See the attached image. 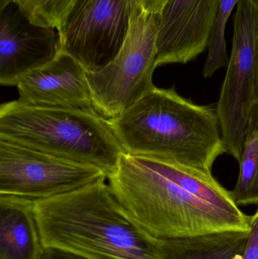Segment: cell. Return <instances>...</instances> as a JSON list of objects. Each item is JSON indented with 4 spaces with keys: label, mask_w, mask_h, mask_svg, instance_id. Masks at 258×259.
<instances>
[{
    "label": "cell",
    "mask_w": 258,
    "mask_h": 259,
    "mask_svg": "<svg viewBox=\"0 0 258 259\" xmlns=\"http://www.w3.org/2000/svg\"><path fill=\"white\" fill-rule=\"evenodd\" d=\"M221 0H167L157 23V67L186 64L209 48Z\"/></svg>",
    "instance_id": "9c48e42d"
},
{
    "label": "cell",
    "mask_w": 258,
    "mask_h": 259,
    "mask_svg": "<svg viewBox=\"0 0 258 259\" xmlns=\"http://www.w3.org/2000/svg\"><path fill=\"white\" fill-rule=\"evenodd\" d=\"M254 1L258 5V0H254Z\"/></svg>",
    "instance_id": "7402d4cb"
},
{
    "label": "cell",
    "mask_w": 258,
    "mask_h": 259,
    "mask_svg": "<svg viewBox=\"0 0 258 259\" xmlns=\"http://www.w3.org/2000/svg\"><path fill=\"white\" fill-rule=\"evenodd\" d=\"M39 259H90L78 254L53 247H43Z\"/></svg>",
    "instance_id": "ac0fdd59"
},
{
    "label": "cell",
    "mask_w": 258,
    "mask_h": 259,
    "mask_svg": "<svg viewBox=\"0 0 258 259\" xmlns=\"http://www.w3.org/2000/svg\"><path fill=\"white\" fill-rule=\"evenodd\" d=\"M258 56V5L239 0L233 17V38L217 112L226 153L238 161L243 153L254 109Z\"/></svg>",
    "instance_id": "8992f818"
},
{
    "label": "cell",
    "mask_w": 258,
    "mask_h": 259,
    "mask_svg": "<svg viewBox=\"0 0 258 259\" xmlns=\"http://www.w3.org/2000/svg\"><path fill=\"white\" fill-rule=\"evenodd\" d=\"M106 179V172L98 167L0 138L1 195L42 200Z\"/></svg>",
    "instance_id": "52a82bcc"
},
{
    "label": "cell",
    "mask_w": 258,
    "mask_h": 259,
    "mask_svg": "<svg viewBox=\"0 0 258 259\" xmlns=\"http://www.w3.org/2000/svg\"><path fill=\"white\" fill-rule=\"evenodd\" d=\"M239 0H221L215 27L209 44L207 59L203 68V77H212L219 68L228 66L230 57L227 54L225 30L233 8Z\"/></svg>",
    "instance_id": "9a60e30c"
},
{
    "label": "cell",
    "mask_w": 258,
    "mask_h": 259,
    "mask_svg": "<svg viewBox=\"0 0 258 259\" xmlns=\"http://www.w3.org/2000/svg\"><path fill=\"white\" fill-rule=\"evenodd\" d=\"M0 138L74 162L114 171L124 149L95 111L29 104L0 106Z\"/></svg>",
    "instance_id": "277c9868"
},
{
    "label": "cell",
    "mask_w": 258,
    "mask_h": 259,
    "mask_svg": "<svg viewBox=\"0 0 258 259\" xmlns=\"http://www.w3.org/2000/svg\"><path fill=\"white\" fill-rule=\"evenodd\" d=\"M248 231H222L180 238H157L162 259H241Z\"/></svg>",
    "instance_id": "4fadbf2b"
},
{
    "label": "cell",
    "mask_w": 258,
    "mask_h": 259,
    "mask_svg": "<svg viewBox=\"0 0 258 259\" xmlns=\"http://www.w3.org/2000/svg\"><path fill=\"white\" fill-rule=\"evenodd\" d=\"M106 181L35 201L42 246L90 259H162L157 238L121 206Z\"/></svg>",
    "instance_id": "6da1fadb"
},
{
    "label": "cell",
    "mask_w": 258,
    "mask_h": 259,
    "mask_svg": "<svg viewBox=\"0 0 258 259\" xmlns=\"http://www.w3.org/2000/svg\"><path fill=\"white\" fill-rule=\"evenodd\" d=\"M156 15L139 3L130 18L125 41L116 57L102 69L87 73L95 112L112 121L156 89Z\"/></svg>",
    "instance_id": "5b68a950"
},
{
    "label": "cell",
    "mask_w": 258,
    "mask_h": 259,
    "mask_svg": "<svg viewBox=\"0 0 258 259\" xmlns=\"http://www.w3.org/2000/svg\"><path fill=\"white\" fill-rule=\"evenodd\" d=\"M32 199L0 194V259H39L42 246Z\"/></svg>",
    "instance_id": "7c38bea8"
},
{
    "label": "cell",
    "mask_w": 258,
    "mask_h": 259,
    "mask_svg": "<svg viewBox=\"0 0 258 259\" xmlns=\"http://www.w3.org/2000/svg\"><path fill=\"white\" fill-rule=\"evenodd\" d=\"M77 0H18L17 6L31 24L58 29Z\"/></svg>",
    "instance_id": "2e32d148"
},
{
    "label": "cell",
    "mask_w": 258,
    "mask_h": 259,
    "mask_svg": "<svg viewBox=\"0 0 258 259\" xmlns=\"http://www.w3.org/2000/svg\"><path fill=\"white\" fill-rule=\"evenodd\" d=\"M239 163L237 182L230 191L238 206L258 205V106L253 109L248 137Z\"/></svg>",
    "instance_id": "5bb4252c"
},
{
    "label": "cell",
    "mask_w": 258,
    "mask_h": 259,
    "mask_svg": "<svg viewBox=\"0 0 258 259\" xmlns=\"http://www.w3.org/2000/svg\"><path fill=\"white\" fill-rule=\"evenodd\" d=\"M10 6L0 20V83L16 86L24 77L51 62L60 52L56 29L31 24Z\"/></svg>",
    "instance_id": "30bf717a"
},
{
    "label": "cell",
    "mask_w": 258,
    "mask_h": 259,
    "mask_svg": "<svg viewBox=\"0 0 258 259\" xmlns=\"http://www.w3.org/2000/svg\"><path fill=\"white\" fill-rule=\"evenodd\" d=\"M241 259H258V209L249 218V231Z\"/></svg>",
    "instance_id": "e0dca14e"
},
{
    "label": "cell",
    "mask_w": 258,
    "mask_h": 259,
    "mask_svg": "<svg viewBox=\"0 0 258 259\" xmlns=\"http://www.w3.org/2000/svg\"><path fill=\"white\" fill-rule=\"evenodd\" d=\"M110 121L125 153L212 174L226 153L216 106L158 88Z\"/></svg>",
    "instance_id": "7a4b0ae2"
},
{
    "label": "cell",
    "mask_w": 258,
    "mask_h": 259,
    "mask_svg": "<svg viewBox=\"0 0 258 259\" xmlns=\"http://www.w3.org/2000/svg\"><path fill=\"white\" fill-rule=\"evenodd\" d=\"M141 0H77L58 29L60 51L87 73L99 71L119 53Z\"/></svg>",
    "instance_id": "ba28073f"
},
{
    "label": "cell",
    "mask_w": 258,
    "mask_h": 259,
    "mask_svg": "<svg viewBox=\"0 0 258 259\" xmlns=\"http://www.w3.org/2000/svg\"><path fill=\"white\" fill-rule=\"evenodd\" d=\"M17 88L18 100L29 104L95 111L87 71L63 52L24 77Z\"/></svg>",
    "instance_id": "8fae6325"
},
{
    "label": "cell",
    "mask_w": 258,
    "mask_h": 259,
    "mask_svg": "<svg viewBox=\"0 0 258 259\" xmlns=\"http://www.w3.org/2000/svg\"><path fill=\"white\" fill-rule=\"evenodd\" d=\"M108 179L121 206L156 238L249 231L250 216L230 212L191 194L164 161L124 152Z\"/></svg>",
    "instance_id": "3957f363"
},
{
    "label": "cell",
    "mask_w": 258,
    "mask_h": 259,
    "mask_svg": "<svg viewBox=\"0 0 258 259\" xmlns=\"http://www.w3.org/2000/svg\"><path fill=\"white\" fill-rule=\"evenodd\" d=\"M18 0H0V12H3L6 7L10 5L17 3Z\"/></svg>",
    "instance_id": "44dd1931"
},
{
    "label": "cell",
    "mask_w": 258,
    "mask_h": 259,
    "mask_svg": "<svg viewBox=\"0 0 258 259\" xmlns=\"http://www.w3.org/2000/svg\"><path fill=\"white\" fill-rule=\"evenodd\" d=\"M254 106H258V56L254 73Z\"/></svg>",
    "instance_id": "ffe728a7"
},
{
    "label": "cell",
    "mask_w": 258,
    "mask_h": 259,
    "mask_svg": "<svg viewBox=\"0 0 258 259\" xmlns=\"http://www.w3.org/2000/svg\"><path fill=\"white\" fill-rule=\"evenodd\" d=\"M166 2L167 0H141L144 9L153 15L159 14Z\"/></svg>",
    "instance_id": "d6986e66"
}]
</instances>
